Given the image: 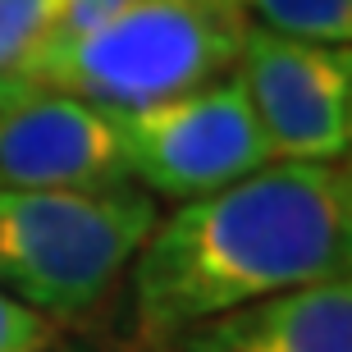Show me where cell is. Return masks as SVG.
<instances>
[{
	"instance_id": "cell-1",
	"label": "cell",
	"mask_w": 352,
	"mask_h": 352,
	"mask_svg": "<svg viewBox=\"0 0 352 352\" xmlns=\"http://www.w3.org/2000/svg\"><path fill=\"white\" fill-rule=\"evenodd\" d=\"M348 160H270L248 179L156 215L129 270L133 348L325 279H348Z\"/></svg>"
},
{
	"instance_id": "cell-2",
	"label": "cell",
	"mask_w": 352,
	"mask_h": 352,
	"mask_svg": "<svg viewBox=\"0 0 352 352\" xmlns=\"http://www.w3.org/2000/svg\"><path fill=\"white\" fill-rule=\"evenodd\" d=\"M252 19L238 0H115L78 32H55L23 91H65L105 110H142L234 74Z\"/></svg>"
},
{
	"instance_id": "cell-3",
	"label": "cell",
	"mask_w": 352,
	"mask_h": 352,
	"mask_svg": "<svg viewBox=\"0 0 352 352\" xmlns=\"http://www.w3.org/2000/svg\"><path fill=\"white\" fill-rule=\"evenodd\" d=\"M156 215L138 183L0 188V288L51 325H82L129 279Z\"/></svg>"
},
{
	"instance_id": "cell-4",
	"label": "cell",
	"mask_w": 352,
	"mask_h": 352,
	"mask_svg": "<svg viewBox=\"0 0 352 352\" xmlns=\"http://www.w3.org/2000/svg\"><path fill=\"white\" fill-rule=\"evenodd\" d=\"M129 179L156 201H192L270 165V142L234 74L170 101L119 110Z\"/></svg>"
},
{
	"instance_id": "cell-5",
	"label": "cell",
	"mask_w": 352,
	"mask_h": 352,
	"mask_svg": "<svg viewBox=\"0 0 352 352\" xmlns=\"http://www.w3.org/2000/svg\"><path fill=\"white\" fill-rule=\"evenodd\" d=\"M234 78L274 160L339 165L352 142V46L279 37L252 23Z\"/></svg>"
},
{
	"instance_id": "cell-6",
	"label": "cell",
	"mask_w": 352,
	"mask_h": 352,
	"mask_svg": "<svg viewBox=\"0 0 352 352\" xmlns=\"http://www.w3.org/2000/svg\"><path fill=\"white\" fill-rule=\"evenodd\" d=\"M129 179L119 110L65 91L0 101V188H119Z\"/></svg>"
},
{
	"instance_id": "cell-7",
	"label": "cell",
	"mask_w": 352,
	"mask_h": 352,
	"mask_svg": "<svg viewBox=\"0 0 352 352\" xmlns=\"http://www.w3.org/2000/svg\"><path fill=\"white\" fill-rule=\"evenodd\" d=\"M146 352H352V279H325L197 320Z\"/></svg>"
},
{
	"instance_id": "cell-8",
	"label": "cell",
	"mask_w": 352,
	"mask_h": 352,
	"mask_svg": "<svg viewBox=\"0 0 352 352\" xmlns=\"http://www.w3.org/2000/svg\"><path fill=\"white\" fill-rule=\"evenodd\" d=\"M69 0H0V101L23 91V74L60 28Z\"/></svg>"
},
{
	"instance_id": "cell-9",
	"label": "cell",
	"mask_w": 352,
	"mask_h": 352,
	"mask_svg": "<svg viewBox=\"0 0 352 352\" xmlns=\"http://www.w3.org/2000/svg\"><path fill=\"white\" fill-rule=\"evenodd\" d=\"M256 28L320 46H352V0H238Z\"/></svg>"
},
{
	"instance_id": "cell-10",
	"label": "cell",
	"mask_w": 352,
	"mask_h": 352,
	"mask_svg": "<svg viewBox=\"0 0 352 352\" xmlns=\"http://www.w3.org/2000/svg\"><path fill=\"white\" fill-rule=\"evenodd\" d=\"M55 325L0 288V352H51Z\"/></svg>"
}]
</instances>
